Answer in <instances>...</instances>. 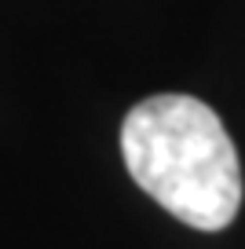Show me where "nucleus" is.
<instances>
[{
  "label": "nucleus",
  "mask_w": 245,
  "mask_h": 249,
  "mask_svg": "<svg viewBox=\"0 0 245 249\" xmlns=\"http://www.w3.org/2000/svg\"><path fill=\"white\" fill-rule=\"evenodd\" d=\"M121 158L146 195L194 231H223L242 209V165L220 114L194 95H150L121 124Z\"/></svg>",
  "instance_id": "f257e3e1"
}]
</instances>
